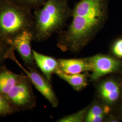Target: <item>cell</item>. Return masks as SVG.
I'll return each instance as SVG.
<instances>
[{"mask_svg":"<svg viewBox=\"0 0 122 122\" xmlns=\"http://www.w3.org/2000/svg\"><path fill=\"white\" fill-rule=\"evenodd\" d=\"M55 74L68 83L74 90L79 91L86 87L88 85V76L86 73L67 74L63 72L58 67Z\"/></svg>","mask_w":122,"mask_h":122,"instance_id":"7c38bea8","label":"cell"},{"mask_svg":"<svg viewBox=\"0 0 122 122\" xmlns=\"http://www.w3.org/2000/svg\"><path fill=\"white\" fill-rule=\"evenodd\" d=\"M25 76L14 73L5 65L0 66V95L6 96Z\"/></svg>","mask_w":122,"mask_h":122,"instance_id":"8fae6325","label":"cell"},{"mask_svg":"<svg viewBox=\"0 0 122 122\" xmlns=\"http://www.w3.org/2000/svg\"><path fill=\"white\" fill-rule=\"evenodd\" d=\"M34 16L32 10L19 6L9 0L0 2V39L10 45L22 32L32 31Z\"/></svg>","mask_w":122,"mask_h":122,"instance_id":"3957f363","label":"cell"},{"mask_svg":"<svg viewBox=\"0 0 122 122\" xmlns=\"http://www.w3.org/2000/svg\"><path fill=\"white\" fill-rule=\"evenodd\" d=\"M112 52L118 58H122V38L116 40L112 46Z\"/></svg>","mask_w":122,"mask_h":122,"instance_id":"ac0fdd59","label":"cell"},{"mask_svg":"<svg viewBox=\"0 0 122 122\" xmlns=\"http://www.w3.org/2000/svg\"><path fill=\"white\" fill-rule=\"evenodd\" d=\"M57 60L59 68L66 74H79L92 71V66L87 58L59 59Z\"/></svg>","mask_w":122,"mask_h":122,"instance_id":"9c48e42d","label":"cell"},{"mask_svg":"<svg viewBox=\"0 0 122 122\" xmlns=\"http://www.w3.org/2000/svg\"><path fill=\"white\" fill-rule=\"evenodd\" d=\"M33 41V32L26 30L15 37L10 44L11 48L16 51L21 57L26 67H36L31 49V42Z\"/></svg>","mask_w":122,"mask_h":122,"instance_id":"52a82bcc","label":"cell"},{"mask_svg":"<svg viewBox=\"0 0 122 122\" xmlns=\"http://www.w3.org/2000/svg\"><path fill=\"white\" fill-rule=\"evenodd\" d=\"M122 85L116 79L108 78L100 84L98 87L99 97L105 105H115L120 99L122 94Z\"/></svg>","mask_w":122,"mask_h":122,"instance_id":"ba28073f","label":"cell"},{"mask_svg":"<svg viewBox=\"0 0 122 122\" xmlns=\"http://www.w3.org/2000/svg\"><path fill=\"white\" fill-rule=\"evenodd\" d=\"M33 55L36 65L37 66L44 76L51 82L52 74L59 67L58 60L52 57L46 56L32 50Z\"/></svg>","mask_w":122,"mask_h":122,"instance_id":"30bf717a","label":"cell"},{"mask_svg":"<svg viewBox=\"0 0 122 122\" xmlns=\"http://www.w3.org/2000/svg\"><path fill=\"white\" fill-rule=\"evenodd\" d=\"M19 112L4 96L0 95V116L5 117Z\"/></svg>","mask_w":122,"mask_h":122,"instance_id":"5bb4252c","label":"cell"},{"mask_svg":"<svg viewBox=\"0 0 122 122\" xmlns=\"http://www.w3.org/2000/svg\"><path fill=\"white\" fill-rule=\"evenodd\" d=\"M108 16V0H79L72 9L70 25L58 33L57 47L63 51H80L101 30Z\"/></svg>","mask_w":122,"mask_h":122,"instance_id":"6da1fadb","label":"cell"},{"mask_svg":"<svg viewBox=\"0 0 122 122\" xmlns=\"http://www.w3.org/2000/svg\"><path fill=\"white\" fill-rule=\"evenodd\" d=\"M10 45L4 41L0 39V66H2L6 59L10 49Z\"/></svg>","mask_w":122,"mask_h":122,"instance_id":"e0dca14e","label":"cell"},{"mask_svg":"<svg viewBox=\"0 0 122 122\" xmlns=\"http://www.w3.org/2000/svg\"><path fill=\"white\" fill-rule=\"evenodd\" d=\"M72 9L68 0H46L41 7L34 11L33 41H45L52 35L63 30L71 17Z\"/></svg>","mask_w":122,"mask_h":122,"instance_id":"7a4b0ae2","label":"cell"},{"mask_svg":"<svg viewBox=\"0 0 122 122\" xmlns=\"http://www.w3.org/2000/svg\"><path fill=\"white\" fill-rule=\"evenodd\" d=\"M120 113H121V116H122V105L121 107V108H120Z\"/></svg>","mask_w":122,"mask_h":122,"instance_id":"d6986e66","label":"cell"},{"mask_svg":"<svg viewBox=\"0 0 122 122\" xmlns=\"http://www.w3.org/2000/svg\"><path fill=\"white\" fill-rule=\"evenodd\" d=\"M14 3L31 10L41 7L46 0H9Z\"/></svg>","mask_w":122,"mask_h":122,"instance_id":"9a60e30c","label":"cell"},{"mask_svg":"<svg viewBox=\"0 0 122 122\" xmlns=\"http://www.w3.org/2000/svg\"><path fill=\"white\" fill-rule=\"evenodd\" d=\"M121 84H122V80H121Z\"/></svg>","mask_w":122,"mask_h":122,"instance_id":"ffe728a7","label":"cell"},{"mask_svg":"<svg viewBox=\"0 0 122 122\" xmlns=\"http://www.w3.org/2000/svg\"><path fill=\"white\" fill-rule=\"evenodd\" d=\"M109 106L100 104H94L89 107L87 114L85 118V122H102L105 115L109 113Z\"/></svg>","mask_w":122,"mask_h":122,"instance_id":"4fadbf2b","label":"cell"},{"mask_svg":"<svg viewBox=\"0 0 122 122\" xmlns=\"http://www.w3.org/2000/svg\"><path fill=\"white\" fill-rule=\"evenodd\" d=\"M88 106L78 112L63 117L58 119L57 122H81L85 121V118L87 114L89 109Z\"/></svg>","mask_w":122,"mask_h":122,"instance_id":"2e32d148","label":"cell"},{"mask_svg":"<svg viewBox=\"0 0 122 122\" xmlns=\"http://www.w3.org/2000/svg\"><path fill=\"white\" fill-rule=\"evenodd\" d=\"M31 83L25 76L5 96L19 112L32 109L36 106V98Z\"/></svg>","mask_w":122,"mask_h":122,"instance_id":"277c9868","label":"cell"},{"mask_svg":"<svg viewBox=\"0 0 122 122\" xmlns=\"http://www.w3.org/2000/svg\"><path fill=\"white\" fill-rule=\"evenodd\" d=\"M87 58L92 67L90 80L94 81L107 74L118 71L122 66L120 60L107 55L99 54Z\"/></svg>","mask_w":122,"mask_h":122,"instance_id":"8992f818","label":"cell"},{"mask_svg":"<svg viewBox=\"0 0 122 122\" xmlns=\"http://www.w3.org/2000/svg\"><path fill=\"white\" fill-rule=\"evenodd\" d=\"M7 58L14 61L22 70L30 80V81L38 91L48 100L52 107L56 108L58 106L59 101L54 92L52 86L46 77L36 70V67H27L25 69L20 64L15 55L14 50L11 48L10 49L7 55Z\"/></svg>","mask_w":122,"mask_h":122,"instance_id":"5b68a950","label":"cell"},{"mask_svg":"<svg viewBox=\"0 0 122 122\" xmlns=\"http://www.w3.org/2000/svg\"><path fill=\"white\" fill-rule=\"evenodd\" d=\"M1 0H0V2Z\"/></svg>","mask_w":122,"mask_h":122,"instance_id":"44dd1931","label":"cell"}]
</instances>
